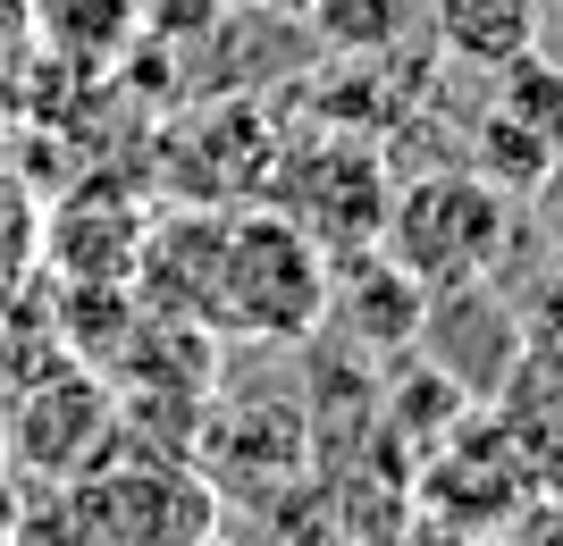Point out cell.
I'll list each match as a JSON object with an SVG mask.
<instances>
[{
  "label": "cell",
  "instance_id": "obj_2",
  "mask_svg": "<svg viewBox=\"0 0 563 546\" xmlns=\"http://www.w3.org/2000/svg\"><path fill=\"white\" fill-rule=\"evenodd\" d=\"M378 244H387L429 294L496 286V269H505V253H514V193H496L479 168L412 177V186H396V202H387Z\"/></svg>",
  "mask_w": 563,
  "mask_h": 546
},
{
  "label": "cell",
  "instance_id": "obj_17",
  "mask_svg": "<svg viewBox=\"0 0 563 546\" xmlns=\"http://www.w3.org/2000/svg\"><path fill=\"white\" fill-rule=\"evenodd\" d=\"M34 244H43V211H34V193H18L9 177H0V278L34 269Z\"/></svg>",
  "mask_w": 563,
  "mask_h": 546
},
{
  "label": "cell",
  "instance_id": "obj_7",
  "mask_svg": "<svg viewBox=\"0 0 563 546\" xmlns=\"http://www.w3.org/2000/svg\"><path fill=\"white\" fill-rule=\"evenodd\" d=\"M219 244H228V211H202V202L143 211L126 294L152 320H194V328L219 336Z\"/></svg>",
  "mask_w": 563,
  "mask_h": 546
},
{
  "label": "cell",
  "instance_id": "obj_12",
  "mask_svg": "<svg viewBox=\"0 0 563 546\" xmlns=\"http://www.w3.org/2000/svg\"><path fill=\"white\" fill-rule=\"evenodd\" d=\"M429 34L446 59H471V68H514L539 51V18L547 0H421Z\"/></svg>",
  "mask_w": 563,
  "mask_h": 546
},
{
  "label": "cell",
  "instance_id": "obj_6",
  "mask_svg": "<svg viewBox=\"0 0 563 546\" xmlns=\"http://www.w3.org/2000/svg\"><path fill=\"white\" fill-rule=\"evenodd\" d=\"M278 126L261 119V101H211V110H186V119L161 135V168L177 202H202V211H228L244 193L269 186L278 168Z\"/></svg>",
  "mask_w": 563,
  "mask_h": 546
},
{
  "label": "cell",
  "instance_id": "obj_21",
  "mask_svg": "<svg viewBox=\"0 0 563 546\" xmlns=\"http://www.w3.org/2000/svg\"><path fill=\"white\" fill-rule=\"evenodd\" d=\"M0 479H9V428H0Z\"/></svg>",
  "mask_w": 563,
  "mask_h": 546
},
{
  "label": "cell",
  "instance_id": "obj_11",
  "mask_svg": "<svg viewBox=\"0 0 563 546\" xmlns=\"http://www.w3.org/2000/svg\"><path fill=\"white\" fill-rule=\"evenodd\" d=\"M488 421L530 471V488H563V361L514 354L505 379L488 387Z\"/></svg>",
  "mask_w": 563,
  "mask_h": 546
},
{
  "label": "cell",
  "instance_id": "obj_15",
  "mask_svg": "<svg viewBox=\"0 0 563 546\" xmlns=\"http://www.w3.org/2000/svg\"><path fill=\"white\" fill-rule=\"evenodd\" d=\"M412 18H421V0H311V25H320L345 59H387Z\"/></svg>",
  "mask_w": 563,
  "mask_h": 546
},
{
  "label": "cell",
  "instance_id": "obj_1",
  "mask_svg": "<svg viewBox=\"0 0 563 546\" xmlns=\"http://www.w3.org/2000/svg\"><path fill=\"white\" fill-rule=\"evenodd\" d=\"M311 328H329V244H311L278 202L228 211V244H219V336L303 345Z\"/></svg>",
  "mask_w": 563,
  "mask_h": 546
},
{
  "label": "cell",
  "instance_id": "obj_18",
  "mask_svg": "<svg viewBox=\"0 0 563 546\" xmlns=\"http://www.w3.org/2000/svg\"><path fill=\"white\" fill-rule=\"evenodd\" d=\"M505 530H514L505 546H563V497H555V488H539V497L521 504Z\"/></svg>",
  "mask_w": 563,
  "mask_h": 546
},
{
  "label": "cell",
  "instance_id": "obj_4",
  "mask_svg": "<svg viewBox=\"0 0 563 546\" xmlns=\"http://www.w3.org/2000/svg\"><path fill=\"white\" fill-rule=\"evenodd\" d=\"M269 202H278L311 244L353 253V244H378L387 227V202H396V177H387V152L353 126H329L311 143H278V168H269Z\"/></svg>",
  "mask_w": 563,
  "mask_h": 546
},
{
  "label": "cell",
  "instance_id": "obj_20",
  "mask_svg": "<svg viewBox=\"0 0 563 546\" xmlns=\"http://www.w3.org/2000/svg\"><path fill=\"white\" fill-rule=\"evenodd\" d=\"M0 546H25V513H18V488L0 479Z\"/></svg>",
  "mask_w": 563,
  "mask_h": 546
},
{
  "label": "cell",
  "instance_id": "obj_16",
  "mask_svg": "<svg viewBox=\"0 0 563 546\" xmlns=\"http://www.w3.org/2000/svg\"><path fill=\"white\" fill-rule=\"evenodd\" d=\"M514 345H521V354H539V361H563V261L539 269V278L521 286V303H514Z\"/></svg>",
  "mask_w": 563,
  "mask_h": 546
},
{
  "label": "cell",
  "instance_id": "obj_14",
  "mask_svg": "<svg viewBox=\"0 0 563 546\" xmlns=\"http://www.w3.org/2000/svg\"><path fill=\"white\" fill-rule=\"evenodd\" d=\"M143 25V0H34V34L68 59H110Z\"/></svg>",
  "mask_w": 563,
  "mask_h": 546
},
{
  "label": "cell",
  "instance_id": "obj_22",
  "mask_svg": "<svg viewBox=\"0 0 563 546\" xmlns=\"http://www.w3.org/2000/svg\"><path fill=\"white\" fill-rule=\"evenodd\" d=\"M555 497H563V488H555Z\"/></svg>",
  "mask_w": 563,
  "mask_h": 546
},
{
  "label": "cell",
  "instance_id": "obj_10",
  "mask_svg": "<svg viewBox=\"0 0 563 546\" xmlns=\"http://www.w3.org/2000/svg\"><path fill=\"white\" fill-rule=\"evenodd\" d=\"M429 497L446 504L454 522L496 530V522H514V513L539 497V488H530V471L514 463V446L496 437L488 412H479V421L463 412V428H454V437H438V463H429Z\"/></svg>",
  "mask_w": 563,
  "mask_h": 546
},
{
  "label": "cell",
  "instance_id": "obj_3",
  "mask_svg": "<svg viewBox=\"0 0 563 546\" xmlns=\"http://www.w3.org/2000/svg\"><path fill=\"white\" fill-rule=\"evenodd\" d=\"M0 428H9V471L76 488L85 471H101L118 446V387L85 361H43L34 379H18L0 395Z\"/></svg>",
  "mask_w": 563,
  "mask_h": 546
},
{
  "label": "cell",
  "instance_id": "obj_8",
  "mask_svg": "<svg viewBox=\"0 0 563 546\" xmlns=\"http://www.w3.org/2000/svg\"><path fill=\"white\" fill-rule=\"evenodd\" d=\"M329 320H345V336L371 354H404L421 345L429 286L387 244H353V253H329Z\"/></svg>",
  "mask_w": 563,
  "mask_h": 546
},
{
  "label": "cell",
  "instance_id": "obj_19",
  "mask_svg": "<svg viewBox=\"0 0 563 546\" xmlns=\"http://www.w3.org/2000/svg\"><path fill=\"white\" fill-rule=\"evenodd\" d=\"M34 43V0H0V51Z\"/></svg>",
  "mask_w": 563,
  "mask_h": 546
},
{
  "label": "cell",
  "instance_id": "obj_9",
  "mask_svg": "<svg viewBox=\"0 0 563 546\" xmlns=\"http://www.w3.org/2000/svg\"><path fill=\"white\" fill-rule=\"evenodd\" d=\"M135 236H143V211L126 193H76L59 211H43L34 261H43V278H59V286H126Z\"/></svg>",
  "mask_w": 563,
  "mask_h": 546
},
{
  "label": "cell",
  "instance_id": "obj_5",
  "mask_svg": "<svg viewBox=\"0 0 563 546\" xmlns=\"http://www.w3.org/2000/svg\"><path fill=\"white\" fill-rule=\"evenodd\" d=\"M85 538L93 546H202L211 538V488L186 463H101L76 479Z\"/></svg>",
  "mask_w": 563,
  "mask_h": 546
},
{
  "label": "cell",
  "instance_id": "obj_13",
  "mask_svg": "<svg viewBox=\"0 0 563 546\" xmlns=\"http://www.w3.org/2000/svg\"><path fill=\"white\" fill-rule=\"evenodd\" d=\"M471 168H479L496 193H547L563 177V152L539 126H521L514 110H488V119H479V160Z\"/></svg>",
  "mask_w": 563,
  "mask_h": 546
}]
</instances>
